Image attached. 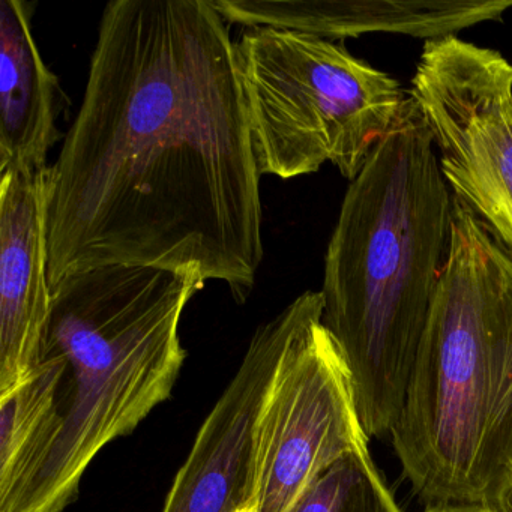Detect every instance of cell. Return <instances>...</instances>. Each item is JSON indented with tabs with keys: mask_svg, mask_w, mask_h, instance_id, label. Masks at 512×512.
<instances>
[{
	"mask_svg": "<svg viewBox=\"0 0 512 512\" xmlns=\"http://www.w3.org/2000/svg\"><path fill=\"white\" fill-rule=\"evenodd\" d=\"M229 23L211 0H113L49 166V280L142 265L221 281L265 256L260 175Z\"/></svg>",
	"mask_w": 512,
	"mask_h": 512,
	"instance_id": "6da1fadb",
	"label": "cell"
},
{
	"mask_svg": "<svg viewBox=\"0 0 512 512\" xmlns=\"http://www.w3.org/2000/svg\"><path fill=\"white\" fill-rule=\"evenodd\" d=\"M454 202L430 130L407 92L350 182L329 239L322 322L352 377L368 437L391 434L452 244Z\"/></svg>",
	"mask_w": 512,
	"mask_h": 512,
	"instance_id": "7a4b0ae2",
	"label": "cell"
},
{
	"mask_svg": "<svg viewBox=\"0 0 512 512\" xmlns=\"http://www.w3.org/2000/svg\"><path fill=\"white\" fill-rule=\"evenodd\" d=\"M391 439L425 505L511 509L512 250L457 196L451 251Z\"/></svg>",
	"mask_w": 512,
	"mask_h": 512,
	"instance_id": "3957f363",
	"label": "cell"
},
{
	"mask_svg": "<svg viewBox=\"0 0 512 512\" xmlns=\"http://www.w3.org/2000/svg\"><path fill=\"white\" fill-rule=\"evenodd\" d=\"M197 275L142 265L83 269L53 287L46 356L62 365L58 439L13 512H64L89 464L170 398L187 352Z\"/></svg>",
	"mask_w": 512,
	"mask_h": 512,
	"instance_id": "277c9868",
	"label": "cell"
},
{
	"mask_svg": "<svg viewBox=\"0 0 512 512\" xmlns=\"http://www.w3.org/2000/svg\"><path fill=\"white\" fill-rule=\"evenodd\" d=\"M235 50L262 176L293 179L332 163L352 182L407 97L397 80L314 35L248 28Z\"/></svg>",
	"mask_w": 512,
	"mask_h": 512,
	"instance_id": "5b68a950",
	"label": "cell"
},
{
	"mask_svg": "<svg viewBox=\"0 0 512 512\" xmlns=\"http://www.w3.org/2000/svg\"><path fill=\"white\" fill-rule=\"evenodd\" d=\"M292 304V331L254 422L251 512H289L320 472L370 439L349 368L322 322V293L308 290Z\"/></svg>",
	"mask_w": 512,
	"mask_h": 512,
	"instance_id": "8992f818",
	"label": "cell"
},
{
	"mask_svg": "<svg viewBox=\"0 0 512 512\" xmlns=\"http://www.w3.org/2000/svg\"><path fill=\"white\" fill-rule=\"evenodd\" d=\"M443 178L512 250V64L455 35L425 41L409 91Z\"/></svg>",
	"mask_w": 512,
	"mask_h": 512,
	"instance_id": "52a82bcc",
	"label": "cell"
},
{
	"mask_svg": "<svg viewBox=\"0 0 512 512\" xmlns=\"http://www.w3.org/2000/svg\"><path fill=\"white\" fill-rule=\"evenodd\" d=\"M295 320L292 302L254 332L233 379L209 412L163 512H238L253 502V430Z\"/></svg>",
	"mask_w": 512,
	"mask_h": 512,
	"instance_id": "ba28073f",
	"label": "cell"
},
{
	"mask_svg": "<svg viewBox=\"0 0 512 512\" xmlns=\"http://www.w3.org/2000/svg\"><path fill=\"white\" fill-rule=\"evenodd\" d=\"M49 167L0 175V397L44 359L52 316L47 238Z\"/></svg>",
	"mask_w": 512,
	"mask_h": 512,
	"instance_id": "9c48e42d",
	"label": "cell"
},
{
	"mask_svg": "<svg viewBox=\"0 0 512 512\" xmlns=\"http://www.w3.org/2000/svg\"><path fill=\"white\" fill-rule=\"evenodd\" d=\"M232 25L301 32L323 40L400 34L437 40L499 20L512 0H211Z\"/></svg>",
	"mask_w": 512,
	"mask_h": 512,
	"instance_id": "30bf717a",
	"label": "cell"
},
{
	"mask_svg": "<svg viewBox=\"0 0 512 512\" xmlns=\"http://www.w3.org/2000/svg\"><path fill=\"white\" fill-rule=\"evenodd\" d=\"M31 5L0 0V175H34L61 140V83L38 50Z\"/></svg>",
	"mask_w": 512,
	"mask_h": 512,
	"instance_id": "8fae6325",
	"label": "cell"
},
{
	"mask_svg": "<svg viewBox=\"0 0 512 512\" xmlns=\"http://www.w3.org/2000/svg\"><path fill=\"white\" fill-rule=\"evenodd\" d=\"M61 362L46 356L14 391L0 397V512H13L58 439Z\"/></svg>",
	"mask_w": 512,
	"mask_h": 512,
	"instance_id": "7c38bea8",
	"label": "cell"
},
{
	"mask_svg": "<svg viewBox=\"0 0 512 512\" xmlns=\"http://www.w3.org/2000/svg\"><path fill=\"white\" fill-rule=\"evenodd\" d=\"M289 512H403L370 449L349 452L307 485Z\"/></svg>",
	"mask_w": 512,
	"mask_h": 512,
	"instance_id": "4fadbf2b",
	"label": "cell"
},
{
	"mask_svg": "<svg viewBox=\"0 0 512 512\" xmlns=\"http://www.w3.org/2000/svg\"><path fill=\"white\" fill-rule=\"evenodd\" d=\"M422 512H496L479 505H430Z\"/></svg>",
	"mask_w": 512,
	"mask_h": 512,
	"instance_id": "5bb4252c",
	"label": "cell"
},
{
	"mask_svg": "<svg viewBox=\"0 0 512 512\" xmlns=\"http://www.w3.org/2000/svg\"><path fill=\"white\" fill-rule=\"evenodd\" d=\"M238 512H251V511H250V509L245 508V509H241V511H238Z\"/></svg>",
	"mask_w": 512,
	"mask_h": 512,
	"instance_id": "9a60e30c",
	"label": "cell"
},
{
	"mask_svg": "<svg viewBox=\"0 0 512 512\" xmlns=\"http://www.w3.org/2000/svg\"><path fill=\"white\" fill-rule=\"evenodd\" d=\"M509 512H512V506H511V509H509Z\"/></svg>",
	"mask_w": 512,
	"mask_h": 512,
	"instance_id": "2e32d148",
	"label": "cell"
}]
</instances>
